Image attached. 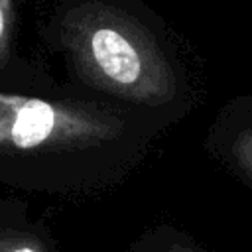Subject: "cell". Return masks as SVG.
<instances>
[{
	"label": "cell",
	"mask_w": 252,
	"mask_h": 252,
	"mask_svg": "<svg viewBox=\"0 0 252 252\" xmlns=\"http://www.w3.org/2000/svg\"><path fill=\"white\" fill-rule=\"evenodd\" d=\"M10 12L12 0H0V69H4L10 59Z\"/></svg>",
	"instance_id": "obj_6"
},
{
	"label": "cell",
	"mask_w": 252,
	"mask_h": 252,
	"mask_svg": "<svg viewBox=\"0 0 252 252\" xmlns=\"http://www.w3.org/2000/svg\"><path fill=\"white\" fill-rule=\"evenodd\" d=\"M83 93L181 120L187 89L165 51L134 22L110 10H81L63 28Z\"/></svg>",
	"instance_id": "obj_2"
},
{
	"label": "cell",
	"mask_w": 252,
	"mask_h": 252,
	"mask_svg": "<svg viewBox=\"0 0 252 252\" xmlns=\"http://www.w3.org/2000/svg\"><path fill=\"white\" fill-rule=\"evenodd\" d=\"M205 148L252 189V96L236 98L220 108L209 124Z\"/></svg>",
	"instance_id": "obj_3"
},
{
	"label": "cell",
	"mask_w": 252,
	"mask_h": 252,
	"mask_svg": "<svg viewBox=\"0 0 252 252\" xmlns=\"http://www.w3.org/2000/svg\"><path fill=\"white\" fill-rule=\"evenodd\" d=\"M175 122L83 91L0 89V187L49 195L112 189Z\"/></svg>",
	"instance_id": "obj_1"
},
{
	"label": "cell",
	"mask_w": 252,
	"mask_h": 252,
	"mask_svg": "<svg viewBox=\"0 0 252 252\" xmlns=\"http://www.w3.org/2000/svg\"><path fill=\"white\" fill-rule=\"evenodd\" d=\"M0 252H57L53 236L16 199H0Z\"/></svg>",
	"instance_id": "obj_4"
},
{
	"label": "cell",
	"mask_w": 252,
	"mask_h": 252,
	"mask_svg": "<svg viewBox=\"0 0 252 252\" xmlns=\"http://www.w3.org/2000/svg\"><path fill=\"white\" fill-rule=\"evenodd\" d=\"M128 252H211L193 236L177 230L171 224H156L142 232Z\"/></svg>",
	"instance_id": "obj_5"
}]
</instances>
